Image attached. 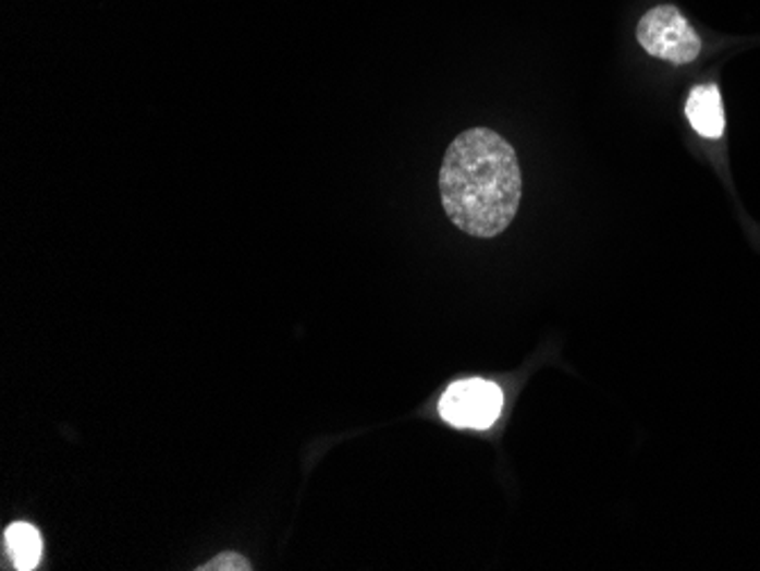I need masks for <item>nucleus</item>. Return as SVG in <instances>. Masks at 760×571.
Instances as JSON below:
<instances>
[{"label":"nucleus","mask_w":760,"mask_h":571,"mask_svg":"<svg viewBox=\"0 0 760 571\" xmlns=\"http://www.w3.org/2000/svg\"><path fill=\"white\" fill-rule=\"evenodd\" d=\"M503 408L499 385L490 380H461L453 382L440 399L442 420L455 428H490Z\"/></svg>","instance_id":"obj_3"},{"label":"nucleus","mask_w":760,"mask_h":571,"mask_svg":"<svg viewBox=\"0 0 760 571\" xmlns=\"http://www.w3.org/2000/svg\"><path fill=\"white\" fill-rule=\"evenodd\" d=\"M196 569L198 571H250L253 567L244 556H240L235 551H223L217 558L208 560L206 564H200Z\"/></svg>","instance_id":"obj_6"},{"label":"nucleus","mask_w":760,"mask_h":571,"mask_svg":"<svg viewBox=\"0 0 760 571\" xmlns=\"http://www.w3.org/2000/svg\"><path fill=\"white\" fill-rule=\"evenodd\" d=\"M440 196L455 228L480 240L501 235L513 223L522 201L515 148L494 130H465L444 153Z\"/></svg>","instance_id":"obj_1"},{"label":"nucleus","mask_w":760,"mask_h":571,"mask_svg":"<svg viewBox=\"0 0 760 571\" xmlns=\"http://www.w3.org/2000/svg\"><path fill=\"white\" fill-rule=\"evenodd\" d=\"M5 547L12 556V562L21 571H30L39 564L41 558V535L35 526L16 522L5 531Z\"/></svg>","instance_id":"obj_5"},{"label":"nucleus","mask_w":760,"mask_h":571,"mask_svg":"<svg viewBox=\"0 0 760 571\" xmlns=\"http://www.w3.org/2000/svg\"><path fill=\"white\" fill-rule=\"evenodd\" d=\"M686 114L701 137L718 139L724 133V110L715 85H699L690 92Z\"/></svg>","instance_id":"obj_4"},{"label":"nucleus","mask_w":760,"mask_h":571,"mask_svg":"<svg viewBox=\"0 0 760 571\" xmlns=\"http://www.w3.org/2000/svg\"><path fill=\"white\" fill-rule=\"evenodd\" d=\"M638 41L649 56L674 64L692 62L701 50L699 35L672 5H658L640 19Z\"/></svg>","instance_id":"obj_2"}]
</instances>
